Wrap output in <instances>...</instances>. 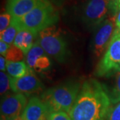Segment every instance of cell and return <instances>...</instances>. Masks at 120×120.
I'll use <instances>...</instances> for the list:
<instances>
[{
	"mask_svg": "<svg viewBox=\"0 0 120 120\" xmlns=\"http://www.w3.org/2000/svg\"><path fill=\"white\" fill-rule=\"evenodd\" d=\"M10 87L15 93L30 95L40 91L43 86L34 69L29 68L27 72L22 77L14 78L10 76Z\"/></svg>",
	"mask_w": 120,
	"mask_h": 120,
	"instance_id": "ba28073f",
	"label": "cell"
},
{
	"mask_svg": "<svg viewBox=\"0 0 120 120\" xmlns=\"http://www.w3.org/2000/svg\"><path fill=\"white\" fill-rule=\"evenodd\" d=\"M111 17H116L120 9V0H106Z\"/></svg>",
	"mask_w": 120,
	"mask_h": 120,
	"instance_id": "44dd1931",
	"label": "cell"
},
{
	"mask_svg": "<svg viewBox=\"0 0 120 120\" xmlns=\"http://www.w3.org/2000/svg\"><path fill=\"white\" fill-rule=\"evenodd\" d=\"M51 65V62L49 57L46 55L41 56L37 60L34 69L37 71H40L42 70H45L49 68Z\"/></svg>",
	"mask_w": 120,
	"mask_h": 120,
	"instance_id": "ffe728a7",
	"label": "cell"
},
{
	"mask_svg": "<svg viewBox=\"0 0 120 120\" xmlns=\"http://www.w3.org/2000/svg\"><path fill=\"white\" fill-rule=\"evenodd\" d=\"M49 113L47 107L41 99L37 96H33L21 115L23 120H45Z\"/></svg>",
	"mask_w": 120,
	"mask_h": 120,
	"instance_id": "30bf717a",
	"label": "cell"
},
{
	"mask_svg": "<svg viewBox=\"0 0 120 120\" xmlns=\"http://www.w3.org/2000/svg\"><path fill=\"white\" fill-rule=\"evenodd\" d=\"M14 19L19 30H28L38 35L41 31L54 26L58 22L59 14L49 1L38 0L29 13L22 18Z\"/></svg>",
	"mask_w": 120,
	"mask_h": 120,
	"instance_id": "3957f363",
	"label": "cell"
},
{
	"mask_svg": "<svg viewBox=\"0 0 120 120\" xmlns=\"http://www.w3.org/2000/svg\"><path fill=\"white\" fill-rule=\"evenodd\" d=\"M38 0H8L7 12L12 18L19 19L29 13L35 6Z\"/></svg>",
	"mask_w": 120,
	"mask_h": 120,
	"instance_id": "8fae6325",
	"label": "cell"
},
{
	"mask_svg": "<svg viewBox=\"0 0 120 120\" xmlns=\"http://www.w3.org/2000/svg\"><path fill=\"white\" fill-rule=\"evenodd\" d=\"M116 17L106 18L95 29L92 41V51L97 57L106 52L115 31Z\"/></svg>",
	"mask_w": 120,
	"mask_h": 120,
	"instance_id": "52a82bcc",
	"label": "cell"
},
{
	"mask_svg": "<svg viewBox=\"0 0 120 120\" xmlns=\"http://www.w3.org/2000/svg\"><path fill=\"white\" fill-rule=\"evenodd\" d=\"M11 15L8 12L1 14L0 16V32L2 33L6 30L11 22Z\"/></svg>",
	"mask_w": 120,
	"mask_h": 120,
	"instance_id": "7402d4cb",
	"label": "cell"
},
{
	"mask_svg": "<svg viewBox=\"0 0 120 120\" xmlns=\"http://www.w3.org/2000/svg\"><path fill=\"white\" fill-rule=\"evenodd\" d=\"M19 30V29L16 22L14 19L11 18V22L8 27L4 32L1 33V41H4L9 45H12Z\"/></svg>",
	"mask_w": 120,
	"mask_h": 120,
	"instance_id": "9a60e30c",
	"label": "cell"
},
{
	"mask_svg": "<svg viewBox=\"0 0 120 120\" xmlns=\"http://www.w3.org/2000/svg\"><path fill=\"white\" fill-rule=\"evenodd\" d=\"M37 35L26 30H20L17 32L13 45L21 49L27 55L34 44V39Z\"/></svg>",
	"mask_w": 120,
	"mask_h": 120,
	"instance_id": "7c38bea8",
	"label": "cell"
},
{
	"mask_svg": "<svg viewBox=\"0 0 120 120\" xmlns=\"http://www.w3.org/2000/svg\"><path fill=\"white\" fill-rule=\"evenodd\" d=\"M6 69L11 77L19 78L26 75L29 67L23 61H6Z\"/></svg>",
	"mask_w": 120,
	"mask_h": 120,
	"instance_id": "4fadbf2b",
	"label": "cell"
},
{
	"mask_svg": "<svg viewBox=\"0 0 120 120\" xmlns=\"http://www.w3.org/2000/svg\"><path fill=\"white\" fill-rule=\"evenodd\" d=\"M0 69L1 71H5L6 69V61L5 57L1 56L0 57Z\"/></svg>",
	"mask_w": 120,
	"mask_h": 120,
	"instance_id": "d4e9b609",
	"label": "cell"
},
{
	"mask_svg": "<svg viewBox=\"0 0 120 120\" xmlns=\"http://www.w3.org/2000/svg\"><path fill=\"white\" fill-rule=\"evenodd\" d=\"M116 70H120V63L119 64V65H118V66H117V68L116 69Z\"/></svg>",
	"mask_w": 120,
	"mask_h": 120,
	"instance_id": "83f0119b",
	"label": "cell"
},
{
	"mask_svg": "<svg viewBox=\"0 0 120 120\" xmlns=\"http://www.w3.org/2000/svg\"><path fill=\"white\" fill-rule=\"evenodd\" d=\"M27 98L20 93L7 94L1 101V116L14 117L20 116L27 105Z\"/></svg>",
	"mask_w": 120,
	"mask_h": 120,
	"instance_id": "9c48e42d",
	"label": "cell"
},
{
	"mask_svg": "<svg viewBox=\"0 0 120 120\" xmlns=\"http://www.w3.org/2000/svg\"><path fill=\"white\" fill-rule=\"evenodd\" d=\"M24 55V53L21 49L15 46V45H11L6 54L5 59L7 61H20L21 60H23Z\"/></svg>",
	"mask_w": 120,
	"mask_h": 120,
	"instance_id": "e0dca14e",
	"label": "cell"
},
{
	"mask_svg": "<svg viewBox=\"0 0 120 120\" xmlns=\"http://www.w3.org/2000/svg\"><path fill=\"white\" fill-rule=\"evenodd\" d=\"M117 29H118V30H119V31H120V28H118V27H117Z\"/></svg>",
	"mask_w": 120,
	"mask_h": 120,
	"instance_id": "f1b7e54d",
	"label": "cell"
},
{
	"mask_svg": "<svg viewBox=\"0 0 120 120\" xmlns=\"http://www.w3.org/2000/svg\"><path fill=\"white\" fill-rule=\"evenodd\" d=\"M104 120H120V101L111 104Z\"/></svg>",
	"mask_w": 120,
	"mask_h": 120,
	"instance_id": "d6986e66",
	"label": "cell"
},
{
	"mask_svg": "<svg viewBox=\"0 0 120 120\" xmlns=\"http://www.w3.org/2000/svg\"><path fill=\"white\" fill-rule=\"evenodd\" d=\"M9 47H10L9 44L5 42L4 41H0V53H1V56H4L5 57Z\"/></svg>",
	"mask_w": 120,
	"mask_h": 120,
	"instance_id": "cb8c5ba5",
	"label": "cell"
},
{
	"mask_svg": "<svg viewBox=\"0 0 120 120\" xmlns=\"http://www.w3.org/2000/svg\"><path fill=\"white\" fill-rule=\"evenodd\" d=\"M116 26L118 28H120V11H119V12H118V13H117V16H116Z\"/></svg>",
	"mask_w": 120,
	"mask_h": 120,
	"instance_id": "4316f807",
	"label": "cell"
},
{
	"mask_svg": "<svg viewBox=\"0 0 120 120\" xmlns=\"http://www.w3.org/2000/svg\"><path fill=\"white\" fill-rule=\"evenodd\" d=\"M109 13L106 0H87L82 8V19L88 28L95 29Z\"/></svg>",
	"mask_w": 120,
	"mask_h": 120,
	"instance_id": "8992f818",
	"label": "cell"
},
{
	"mask_svg": "<svg viewBox=\"0 0 120 120\" xmlns=\"http://www.w3.org/2000/svg\"><path fill=\"white\" fill-rule=\"evenodd\" d=\"M45 55H46L45 52L39 45L38 41H36L27 53V54L26 55V64L27 66L30 68L34 69L37 60L41 56Z\"/></svg>",
	"mask_w": 120,
	"mask_h": 120,
	"instance_id": "5bb4252c",
	"label": "cell"
},
{
	"mask_svg": "<svg viewBox=\"0 0 120 120\" xmlns=\"http://www.w3.org/2000/svg\"><path fill=\"white\" fill-rule=\"evenodd\" d=\"M114 84L111 88H107V94L110 99L112 104L120 101V70H116ZM106 87V86H105Z\"/></svg>",
	"mask_w": 120,
	"mask_h": 120,
	"instance_id": "2e32d148",
	"label": "cell"
},
{
	"mask_svg": "<svg viewBox=\"0 0 120 120\" xmlns=\"http://www.w3.org/2000/svg\"><path fill=\"white\" fill-rule=\"evenodd\" d=\"M120 63V31L117 28L103 58L97 65L95 75L98 77L109 76L116 71Z\"/></svg>",
	"mask_w": 120,
	"mask_h": 120,
	"instance_id": "5b68a950",
	"label": "cell"
},
{
	"mask_svg": "<svg viewBox=\"0 0 120 120\" xmlns=\"http://www.w3.org/2000/svg\"><path fill=\"white\" fill-rule=\"evenodd\" d=\"M1 120H23L22 119V116H17V117H4L1 116Z\"/></svg>",
	"mask_w": 120,
	"mask_h": 120,
	"instance_id": "484cf974",
	"label": "cell"
},
{
	"mask_svg": "<svg viewBox=\"0 0 120 120\" xmlns=\"http://www.w3.org/2000/svg\"><path fill=\"white\" fill-rule=\"evenodd\" d=\"M80 83L69 80L45 90L41 95L48 113L56 112L68 113L71 110L81 89Z\"/></svg>",
	"mask_w": 120,
	"mask_h": 120,
	"instance_id": "7a4b0ae2",
	"label": "cell"
},
{
	"mask_svg": "<svg viewBox=\"0 0 120 120\" xmlns=\"http://www.w3.org/2000/svg\"><path fill=\"white\" fill-rule=\"evenodd\" d=\"M111 104L105 85L90 79L82 84L69 115L71 120H104Z\"/></svg>",
	"mask_w": 120,
	"mask_h": 120,
	"instance_id": "6da1fadb",
	"label": "cell"
},
{
	"mask_svg": "<svg viewBox=\"0 0 120 120\" xmlns=\"http://www.w3.org/2000/svg\"><path fill=\"white\" fill-rule=\"evenodd\" d=\"M46 120H71L70 116L65 112H56L49 113Z\"/></svg>",
	"mask_w": 120,
	"mask_h": 120,
	"instance_id": "603a6c76",
	"label": "cell"
},
{
	"mask_svg": "<svg viewBox=\"0 0 120 120\" xmlns=\"http://www.w3.org/2000/svg\"><path fill=\"white\" fill-rule=\"evenodd\" d=\"M11 89L10 87V75L5 73V71L0 72V94L4 96L8 94Z\"/></svg>",
	"mask_w": 120,
	"mask_h": 120,
	"instance_id": "ac0fdd59",
	"label": "cell"
},
{
	"mask_svg": "<svg viewBox=\"0 0 120 120\" xmlns=\"http://www.w3.org/2000/svg\"><path fill=\"white\" fill-rule=\"evenodd\" d=\"M37 41L47 55L61 63L66 60L68 52L67 43L54 26L41 31Z\"/></svg>",
	"mask_w": 120,
	"mask_h": 120,
	"instance_id": "277c9868",
	"label": "cell"
}]
</instances>
